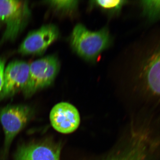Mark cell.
<instances>
[{
	"label": "cell",
	"mask_w": 160,
	"mask_h": 160,
	"mask_svg": "<svg viewBox=\"0 0 160 160\" xmlns=\"http://www.w3.org/2000/svg\"><path fill=\"white\" fill-rule=\"evenodd\" d=\"M29 72V64L24 61L9 63L5 68L4 84L0 97H8L23 90L26 86Z\"/></svg>",
	"instance_id": "cell-7"
},
{
	"label": "cell",
	"mask_w": 160,
	"mask_h": 160,
	"mask_svg": "<svg viewBox=\"0 0 160 160\" xmlns=\"http://www.w3.org/2000/svg\"><path fill=\"white\" fill-rule=\"evenodd\" d=\"M138 50L135 82L147 108L141 129L160 143V23L148 32Z\"/></svg>",
	"instance_id": "cell-1"
},
{
	"label": "cell",
	"mask_w": 160,
	"mask_h": 160,
	"mask_svg": "<svg viewBox=\"0 0 160 160\" xmlns=\"http://www.w3.org/2000/svg\"><path fill=\"white\" fill-rule=\"evenodd\" d=\"M46 3L54 11L63 15H72L77 9L78 1H49Z\"/></svg>",
	"instance_id": "cell-11"
},
{
	"label": "cell",
	"mask_w": 160,
	"mask_h": 160,
	"mask_svg": "<svg viewBox=\"0 0 160 160\" xmlns=\"http://www.w3.org/2000/svg\"><path fill=\"white\" fill-rule=\"evenodd\" d=\"M56 26L49 24L31 32L20 45L19 52L23 55L42 54L59 37Z\"/></svg>",
	"instance_id": "cell-6"
},
{
	"label": "cell",
	"mask_w": 160,
	"mask_h": 160,
	"mask_svg": "<svg viewBox=\"0 0 160 160\" xmlns=\"http://www.w3.org/2000/svg\"><path fill=\"white\" fill-rule=\"evenodd\" d=\"M60 149L47 143L22 146L18 150L15 160H60Z\"/></svg>",
	"instance_id": "cell-10"
},
{
	"label": "cell",
	"mask_w": 160,
	"mask_h": 160,
	"mask_svg": "<svg viewBox=\"0 0 160 160\" xmlns=\"http://www.w3.org/2000/svg\"><path fill=\"white\" fill-rule=\"evenodd\" d=\"M30 115L31 110L29 107L22 105L7 106L2 109L0 112V122L4 131L6 149L26 126Z\"/></svg>",
	"instance_id": "cell-5"
},
{
	"label": "cell",
	"mask_w": 160,
	"mask_h": 160,
	"mask_svg": "<svg viewBox=\"0 0 160 160\" xmlns=\"http://www.w3.org/2000/svg\"><path fill=\"white\" fill-rule=\"evenodd\" d=\"M60 69V63L54 55L36 60L29 64V78L23 90L26 96L48 87L53 82Z\"/></svg>",
	"instance_id": "cell-4"
},
{
	"label": "cell",
	"mask_w": 160,
	"mask_h": 160,
	"mask_svg": "<svg viewBox=\"0 0 160 160\" xmlns=\"http://www.w3.org/2000/svg\"><path fill=\"white\" fill-rule=\"evenodd\" d=\"M126 1H93L90 2L92 6L98 7L100 9L110 14L118 13L126 3Z\"/></svg>",
	"instance_id": "cell-12"
},
{
	"label": "cell",
	"mask_w": 160,
	"mask_h": 160,
	"mask_svg": "<svg viewBox=\"0 0 160 160\" xmlns=\"http://www.w3.org/2000/svg\"><path fill=\"white\" fill-rule=\"evenodd\" d=\"M6 61L2 58H0V96L4 84V74L5 69Z\"/></svg>",
	"instance_id": "cell-13"
},
{
	"label": "cell",
	"mask_w": 160,
	"mask_h": 160,
	"mask_svg": "<svg viewBox=\"0 0 160 160\" xmlns=\"http://www.w3.org/2000/svg\"><path fill=\"white\" fill-rule=\"evenodd\" d=\"M30 15L26 1L0 0V22L6 25L0 43L15 39L28 22Z\"/></svg>",
	"instance_id": "cell-3"
},
{
	"label": "cell",
	"mask_w": 160,
	"mask_h": 160,
	"mask_svg": "<svg viewBox=\"0 0 160 160\" xmlns=\"http://www.w3.org/2000/svg\"><path fill=\"white\" fill-rule=\"evenodd\" d=\"M52 126L56 131L68 134L75 131L80 123V117L75 106L67 102L58 103L50 113Z\"/></svg>",
	"instance_id": "cell-8"
},
{
	"label": "cell",
	"mask_w": 160,
	"mask_h": 160,
	"mask_svg": "<svg viewBox=\"0 0 160 160\" xmlns=\"http://www.w3.org/2000/svg\"><path fill=\"white\" fill-rule=\"evenodd\" d=\"M106 160H160V149L144 136L135 134L125 152Z\"/></svg>",
	"instance_id": "cell-9"
},
{
	"label": "cell",
	"mask_w": 160,
	"mask_h": 160,
	"mask_svg": "<svg viewBox=\"0 0 160 160\" xmlns=\"http://www.w3.org/2000/svg\"><path fill=\"white\" fill-rule=\"evenodd\" d=\"M70 45L73 51L88 61H93L111 43L108 29L97 32L89 31L83 25L75 26L70 38Z\"/></svg>",
	"instance_id": "cell-2"
}]
</instances>
